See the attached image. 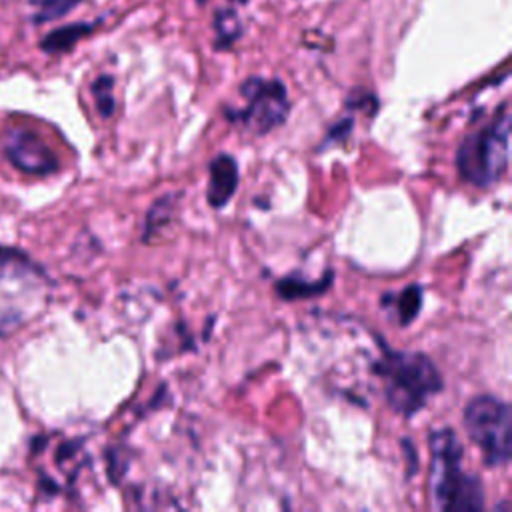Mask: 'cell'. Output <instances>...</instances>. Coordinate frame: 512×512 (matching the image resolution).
<instances>
[{
  "label": "cell",
  "instance_id": "cell-9",
  "mask_svg": "<svg viewBox=\"0 0 512 512\" xmlns=\"http://www.w3.org/2000/svg\"><path fill=\"white\" fill-rule=\"evenodd\" d=\"M330 282H332V274H326L324 280H316V282H304V280H298V278H284L276 284V292L284 300L310 298L314 294L324 292Z\"/></svg>",
  "mask_w": 512,
  "mask_h": 512
},
{
  "label": "cell",
  "instance_id": "cell-8",
  "mask_svg": "<svg viewBox=\"0 0 512 512\" xmlns=\"http://www.w3.org/2000/svg\"><path fill=\"white\" fill-rule=\"evenodd\" d=\"M98 22H72L58 26L50 30L48 34L42 36L40 40V50L46 54H64L70 52L80 40L90 36L96 30Z\"/></svg>",
  "mask_w": 512,
  "mask_h": 512
},
{
  "label": "cell",
  "instance_id": "cell-7",
  "mask_svg": "<svg viewBox=\"0 0 512 512\" xmlns=\"http://www.w3.org/2000/svg\"><path fill=\"white\" fill-rule=\"evenodd\" d=\"M208 204L222 208L230 202L238 188V164L230 154H218L208 166Z\"/></svg>",
  "mask_w": 512,
  "mask_h": 512
},
{
  "label": "cell",
  "instance_id": "cell-10",
  "mask_svg": "<svg viewBox=\"0 0 512 512\" xmlns=\"http://www.w3.org/2000/svg\"><path fill=\"white\" fill-rule=\"evenodd\" d=\"M214 30H216V48H228L242 34V22L238 12L234 8L218 10L214 18Z\"/></svg>",
  "mask_w": 512,
  "mask_h": 512
},
{
  "label": "cell",
  "instance_id": "cell-4",
  "mask_svg": "<svg viewBox=\"0 0 512 512\" xmlns=\"http://www.w3.org/2000/svg\"><path fill=\"white\" fill-rule=\"evenodd\" d=\"M462 424L486 466H504L510 460L512 412L504 400L492 394L472 398L464 408Z\"/></svg>",
  "mask_w": 512,
  "mask_h": 512
},
{
  "label": "cell",
  "instance_id": "cell-12",
  "mask_svg": "<svg viewBox=\"0 0 512 512\" xmlns=\"http://www.w3.org/2000/svg\"><path fill=\"white\" fill-rule=\"evenodd\" d=\"M394 298H396L394 306H396L398 322H400L402 326L410 324V322L418 316V312H420V308H422V288H420L418 284H410L408 288H404V290H402L400 294H396Z\"/></svg>",
  "mask_w": 512,
  "mask_h": 512
},
{
  "label": "cell",
  "instance_id": "cell-11",
  "mask_svg": "<svg viewBox=\"0 0 512 512\" xmlns=\"http://www.w3.org/2000/svg\"><path fill=\"white\" fill-rule=\"evenodd\" d=\"M82 2L84 0H30V4L34 6V14L30 20L32 24H46V22L60 20Z\"/></svg>",
  "mask_w": 512,
  "mask_h": 512
},
{
  "label": "cell",
  "instance_id": "cell-6",
  "mask_svg": "<svg viewBox=\"0 0 512 512\" xmlns=\"http://www.w3.org/2000/svg\"><path fill=\"white\" fill-rule=\"evenodd\" d=\"M2 148L10 164L24 174L46 176L58 170V158L50 146L28 128L6 130Z\"/></svg>",
  "mask_w": 512,
  "mask_h": 512
},
{
  "label": "cell",
  "instance_id": "cell-3",
  "mask_svg": "<svg viewBox=\"0 0 512 512\" xmlns=\"http://www.w3.org/2000/svg\"><path fill=\"white\" fill-rule=\"evenodd\" d=\"M510 156V112L502 104L498 114L480 130L468 134L456 152L460 176L478 188H488L502 178Z\"/></svg>",
  "mask_w": 512,
  "mask_h": 512
},
{
  "label": "cell",
  "instance_id": "cell-2",
  "mask_svg": "<svg viewBox=\"0 0 512 512\" xmlns=\"http://www.w3.org/2000/svg\"><path fill=\"white\" fill-rule=\"evenodd\" d=\"M374 372L384 382L388 406L404 418L422 410L444 386L436 364L422 352H398L384 346Z\"/></svg>",
  "mask_w": 512,
  "mask_h": 512
},
{
  "label": "cell",
  "instance_id": "cell-5",
  "mask_svg": "<svg viewBox=\"0 0 512 512\" xmlns=\"http://www.w3.org/2000/svg\"><path fill=\"white\" fill-rule=\"evenodd\" d=\"M240 94L244 98V106L238 110H224L232 122H240L254 134H266L284 124L290 100L286 86L280 80L252 76L240 84Z\"/></svg>",
  "mask_w": 512,
  "mask_h": 512
},
{
  "label": "cell",
  "instance_id": "cell-13",
  "mask_svg": "<svg viewBox=\"0 0 512 512\" xmlns=\"http://www.w3.org/2000/svg\"><path fill=\"white\" fill-rule=\"evenodd\" d=\"M112 88H114V78L108 76V74H102L98 76L94 82H92V94H94V102H96V108L100 112L102 118H108L114 114V94H112Z\"/></svg>",
  "mask_w": 512,
  "mask_h": 512
},
{
  "label": "cell",
  "instance_id": "cell-1",
  "mask_svg": "<svg viewBox=\"0 0 512 512\" xmlns=\"http://www.w3.org/2000/svg\"><path fill=\"white\" fill-rule=\"evenodd\" d=\"M430 498L438 510L476 512L484 506V490L476 476L462 470L464 448L452 428L430 432Z\"/></svg>",
  "mask_w": 512,
  "mask_h": 512
}]
</instances>
